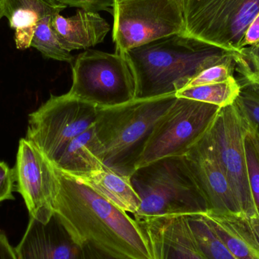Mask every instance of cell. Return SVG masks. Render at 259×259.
Masks as SVG:
<instances>
[{
  "mask_svg": "<svg viewBox=\"0 0 259 259\" xmlns=\"http://www.w3.org/2000/svg\"><path fill=\"white\" fill-rule=\"evenodd\" d=\"M15 249L18 259H79V244L56 214L47 223L30 218Z\"/></svg>",
  "mask_w": 259,
  "mask_h": 259,
  "instance_id": "cell-13",
  "label": "cell"
},
{
  "mask_svg": "<svg viewBox=\"0 0 259 259\" xmlns=\"http://www.w3.org/2000/svg\"><path fill=\"white\" fill-rule=\"evenodd\" d=\"M247 219L249 226L259 243V214H256L252 217H247Z\"/></svg>",
  "mask_w": 259,
  "mask_h": 259,
  "instance_id": "cell-32",
  "label": "cell"
},
{
  "mask_svg": "<svg viewBox=\"0 0 259 259\" xmlns=\"http://www.w3.org/2000/svg\"><path fill=\"white\" fill-rule=\"evenodd\" d=\"M3 16L15 30L16 48H30L38 22L46 17L60 14L67 6L57 0H0Z\"/></svg>",
  "mask_w": 259,
  "mask_h": 259,
  "instance_id": "cell-16",
  "label": "cell"
},
{
  "mask_svg": "<svg viewBox=\"0 0 259 259\" xmlns=\"http://www.w3.org/2000/svg\"><path fill=\"white\" fill-rule=\"evenodd\" d=\"M13 170L15 191L24 199L30 218L47 223L54 214L53 164L34 145L22 138Z\"/></svg>",
  "mask_w": 259,
  "mask_h": 259,
  "instance_id": "cell-11",
  "label": "cell"
},
{
  "mask_svg": "<svg viewBox=\"0 0 259 259\" xmlns=\"http://www.w3.org/2000/svg\"><path fill=\"white\" fill-rule=\"evenodd\" d=\"M221 108L176 98L152 130L136 169L167 157L184 156L209 128Z\"/></svg>",
  "mask_w": 259,
  "mask_h": 259,
  "instance_id": "cell-8",
  "label": "cell"
},
{
  "mask_svg": "<svg viewBox=\"0 0 259 259\" xmlns=\"http://www.w3.org/2000/svg\"><path fill=\"white\" fill-rule=\"evenodd\" d=\"M15 186L13 168H10L4 161H0V202L15 199L13 196Z\"/></svg>",
  "mask_w": 259,
  "mask_h": 259,
  "instance_id": "cell-27",
  "label": "cell"
},
{
  "mask_svg": "<svg viewBox=\"0 0 259 259\" xmlns=\"http://www.w3.org/2000/svg\"><path fill=\"white\" fill-rule=\"evenodd\" d=\"M67 7L79 8L83 10L98 12L111 11L114 0H57Z\"/></svg>",
  "mask_w": 259,
  "mask_h": 259,
  "instance_id": "cell-28",
  "label": "cell"
},
{
  "mask_svg": "<svg viewBox=\"0 0 259 259\" xmlns=\"http://www.w3.org/2000/svg\"><path fill=\"white\" fill-rule=\"evenodd\" d=\"M112 39L126 53L174 34H184L182 0H114Z\"/></svg>",
  "mask_w": 259,
  "mask_h": 259,
  "instance_id": "cell-7",
  "label": "cell"
},
{
  "mask_svg": "<svg viewBox=\"0 0 259 259\" xmlns=\"http://www.w3.org/2000/svg\"><path fill=\"white\" fill-rule=\"evenodd\" d=\"M52 164L59 170L76 178L106 168L104 151L94 125L73 139Z\"/></svg>",
  "mask_w": 259,
  "mask_h": 259,
  "instance_id": "cell-17",
  "label": "cell"
},
{
  "mask_svg": "<svg viewBox=\"0 0 259 259\" xmlns=\"http://www.w3.org/2000/svg\"><path fill=\"white\" fill-rule=\"evenodd\" d=\"M76 179L126 212L132 213L134 215L140 208V197L131 184L130 177L106 167Z\"/></svg>",
  "mask_w": 259,
  "mask_h": 259,
  "instance_id": "cell-19",
  "label": "cell"
},
{
  "mask_svg": "<svg viewBox=\"0 0 259 259\" xmlns=\"http://www.w3.org/2000/svg\"><path fill=\"white\" fill-rule=\"evenodd\" d=\"M184 34L234 55L240 54L259 0H182Z\"/></svg>",
  "mask_w": 259,
  "mask_h": 259,
  "instance_id": "cell-6",
  "label": "cell"
},
{
  "mask_svg": "<svg viewBox=\"0 0 259 259\" xmlns=\"http://www.w3.org/2000/svg\"><path fill=\"white\" fill-rule=\"evenodd\" d=\"M175 94L135 99L97 110L96 134L104 151L107 168L131 177L156 124L176 100Z\"/></svg>",
  "mask_w": 259,
  "mask_h": 259,
  "instance_id": "cell-3",
  "label": "cell"
},
{
  "mask_svg": "<svg viewBox=\"0 0 259 259\" xmlns=\"http://www.w3.org/2000/svg\"><path fill=\"white\" fill-rule=\"evenodd\" d=\"M198 248L208 259H237L218 235L204 213L185 215Z\"/></svg>",
  "mask_w": 259,
  "mask_h": 259,
  "instance_id": "cell-20",
  "label": "cell"
},
{
  "mask_svg": "<svg viewBox=\"0 0 259 259\" xmlns=\"http://www.w3.org/2000/svg\"><path fill=\"white\" fill-rule=\"evenodd\" d=\"M52 18L46 17L38 22L30 47L37 50L44 57L72 63L74 56L59 42L52 26Z\"/></svg>",
  "mask_w": 259,
  "mask_h": 259,
  "instance_id": "cell-22",
  "label": "cell"
},
{
  "mask_svg": "<svg viewBox=\"0 0 259 259\" xmlns=\"http://www.w3.org/2000/svg\"><path fill=\"white\" fill-rule=\"evenodd\" d=\"M79 259H118L106 252H103L101 249L96 247L91 243H86L81 245Z\"/></svg>",
  "mask_w": 259,
  "mask_h": 259,
  "instance_id": "cell-30",
  "label": "cell"
},
{
  "mask_svg": "<svg viewBox=\"0 0 259 259\" xmlns=\"http://www.w3.org/2000/svg\"><path fill=\"white\" fill-rule=\"evenodd\" d=\"M137 222L147 234L154 259H208L198 248L185 215Z\"/></svg>",
  "mask_w": 259,
  "mask_h": 259,
  "instance_id": "cell-14",
  "label": "cell"
},
{
  "mask_svg": "<svg viewBox=\"0 0 259 259\" xmlns=\"http://www.w3.org/2000/svg\"><path fill=\"white\" fill-rule=\"evenodd\" d=\"M52 26L62 47L71 53L101 44L110 30L109 23L98 12L83 9L72 16L54 15Z\"/></svg>",
  "mask_w": 259,
  "mask_h": 259,
  "instance_id": "cell-15",
  "label": "cell"
},
{
  "mask_svg": "<svg viewBox=\"0 0 259 259\" xmlns=\"http://www.w3.org/2000/svg\"><path fill=\"white\" fill-rule=\"evenodd\" d=\"M124 55L135 75L138 99L175 94L201 71L235 56L182 33L157 39Z\"/></svg>",
  "mask_w": 259,
  "mask_h": 259,
  "instance_id": "cell-2",
  "label": "cell"
},
{
  "mask_svg": "<svg viewBox=\"0 0 259 259\" xmlns=\"http://www.w3.org/2000/svg\"><path fill=\"white\" fill-rule=\"evenodd\" d=\"M137 93V80L125 55L88 49L74 60L70 97L103 109L133 101Z\"/></svg>",
  "mask_w": 259,
  "mask_h": 259,
  "instance_id": "cell-5",
  "label": "cell"
},
{
  "mask_svg": "<svg viewBox=\"0 0 259 259\" xmlns=\"http://www.w3.org/2000/svg\"><path fill=\"white\" fill-rule=\"evenodd\" d=\"M218 235L237 259H259V243L244 214L204 213Z\"/></svg>",
  "mask_w": 259,
  "mask_h": 259,
  "instance_id": "cell-18",
  "label": "cell"
},
{
  "mask_svg": "<svg viewBox=\"0 0 259 259\" xmlns=\"http://www.w3.org/2000/svg\"><path fill=\"white\" fill-rule=\"evenodd\" d=\"M205 133L184 155L187 167L208 211L243 214Z\"/></svg>",
  "mask_w": 259,
  "mask_h": 259,
  "instance_id": "cell-12",
  "label": "cell"
},
{
  "mask_svg": "<svg viewBox=\"0 0 259 259\" xmlns=\"http://www.w3.org/2000/svg\"><path fill=\"white\" fill-rule=\"evenodd\" d=\"M248 135L250 137L251 140H252V143H253L254 146H255V149H256L259 155V134L258 131L254 128L250 124H249Z\"/></svg>",
  "mask_w": 259,
  "mask_h": 259,
  "instance_id": "cell-33",
  "label": "cell"
},
{
  "mask_svg": "<svg viewBox=\"0 0 259 259\" xmlns=\"http://www.w3.org/2000/svg\"><path fill=\"white\" fill-rule=\"evenodd\" d=\"M0 259H18L6 234L0 232Z\"/></svg>",
  "mask_w": 259,
  "mask_h": 259,
  "instance_id": "cell-31",
  "label": "cell"
},
{
  "mask_svg": "<svg viewBox=\"0 0 259 259\" xmlns=\"http://www.w3.org/2000/svg\"><path fill=\"white\" fill-rule=\"evenodd\" d=\"M140 199L136 220L206 212V201L184 156L167 157L136 169L130 177Z\"/></svg>",
  "mask_w": 259,
  "mask_h": 259,
  "instance_id": "cell-4",
  "label": "cell"
},
{
  "mask_svg": "<svg viewBox=\"0 0 259 259\" xmlns=\"http://www.w3.org/2000/svg\"><path fill=\"white\" fill-rule=\"evenodd\" d=\"M245 150L249 186L259 214V155L248 133L245 140Z\"/></svg>",
  "mask_w": 259,
  "mask_h": 259,
  "instance_id": "cell-26",
  "label": "cell"
},
{
  "mask_svg": "<svg viewBox=\"0 0 259 259\" xmlns=\"http://www.w3.org/2000/svg\"><path fill=\"white\" fill-rule=\"evenodd\" d=\"M240 88V82L233 76L225 81L184 88L177 92L175 97L224 108L235 103Z\"/></svg>",
  "mask_w": 259,
  "mask_h": 259,
  "instance_id": "cell-21",
  "label": "cell"
},
{
  "mask_svg": "<svg viewBox=\"0 0 259 259\" xmlns=\"http://www.w3.org/2000/svg\"><path fill=\"white\" fill-rule=\"evenodd\" d=\"M243 81L235 103L259 134V83Z\"/></svg>",
  "mask_w": 259,
  "mask_h": 259,
  "instance_id": "cell-23",
  "label": "cell"
},
{
  "mask_svg": "<svg viewBox=\"0 0 259 259\" xmlns=\"http://www.w3.org/2000/svg\"><path fill=\"white\" fill-rule=\"evenodd\" d=\"M259 44V13L256 15L253 21H252L243 38L242 48L257 45ZM242 49V50H243Z\"/></svg>",
  "mask_w": 259,
  "mask_h": 259,
  "instance_id": "cell-29",
  "label": "cell"
},
{
  "mask_svg": "<svg viewBox=\"0 0 259 259\" xmlns=\"http://www.w3.org/2000/svg\"><path fill=\"white\" fill-rule=\"evenodd\" d=\"M235 56L201 71L185 88L219 83V82L225 81L230 77H233L234 69L236 68V62L234 59Z\"/></svg>",
  "mask_w": 259,
  "mask_h": 259,
  "instance_id": "cell-24",
  "label": "cell"
},
{
  "mask_svg": "<svg viewBox=\"0 0 259 259\" xmlns=\"http://www.w3.org/2000/svg\"><path fill=\"white\" fill-rule=\"evenodd\" d=\"M53 211L74 240L118 259H154L144 228L126 211L54 165Z\"/></svg>",
  "mask_w": 259,
  "mask_h": 259,
  "instance_id": "cell-1",
  "label": "cell"
},
{
  "mask_svg": "<svg viewBox=\"0 0 259 259\" xmlns=\"http://www.w3.org/2000/svg\"><path fill=\"white\" fill-rule=\"evenodd\" d=\"M249 129V121L234 103L221 108L205 134L242 212L246 217H252L258 212L249 186L245 150Z\"/></svg>",
  "mask_w": 259,
  "mask_h": 259,
  "instance_id": "cell-10",
  "label": "cell"
},
{
  "mask_svg": "<svg viewBox=\"0 0 259 259\" xmlns=\"http://www.w3.org/2000/svg\"><path fill=\"white\" fill-rule=\"evenodd\" d=\"M97 110L68 94L51 95L29 115L25 139L53 163L73 139L95 124Z\"/></svg>",
  "mask_w": 259,
  "mask_h": 259,
  "instance_id": "cell-9",
  "label": "cell"
},
{
  "mask_svg": "<svg viewBox=\"0 0 259 259\" xmlns=\"http://www.w3.org/2000/svg\"><path fill=\"white\" fill-rule=\"evenodd\" d=\"M235 62L243 80L259 83V44L243 48L240 54L236 55Z\"/></svg>",
  "mask_w": 259,
  "mask_h": 259,
  "instance_id": "cell-25",
  "label": "cell"
},
{
  "mask_svg": "<svg viewBox=\"0 0 259 259\" xmlns=\"http://www.w3.org/2000/svg\"><path fill=\"white\" fill-rule=\"evenodd\" d=\"M3 13H2L1 6H0V21H1L2 18H3Z\"/></svg>",
  "mask_w": 259,
  "mask_h": 259,
  "instance_id": "cell-34",
  "label": "cell"
}]
</instances>
